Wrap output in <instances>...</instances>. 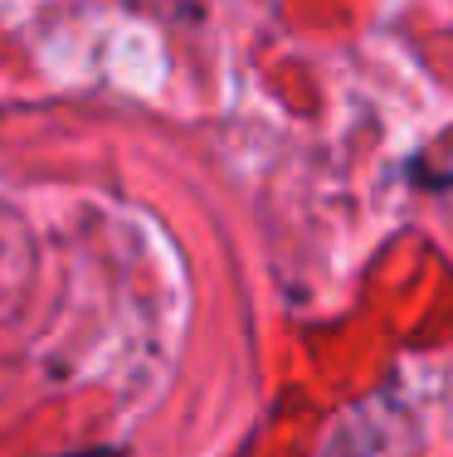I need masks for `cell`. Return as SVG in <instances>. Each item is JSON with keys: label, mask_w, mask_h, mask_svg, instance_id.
I'll return each mask as SVG.
<instances>
[{"label": "cell", "mask_w": 453, "mask_h": 457, "mask_svg": "<svg viewBox=\"0 0 453 457\" xmlns=\"http://www.w3.org/2000/svg\"><path fill=\"white\" fill-rule=\"evenodd\" d=\"M59 457H132V453L117 448V443H103V448H73V453H59Z\"/></svg>", "instance_id": "6da1fadb"}]
</instances>
